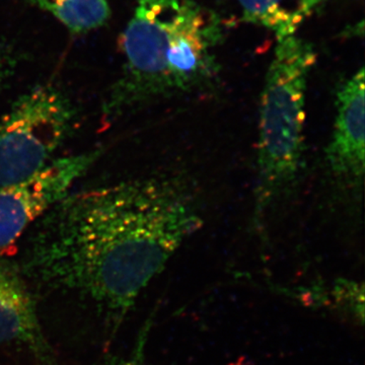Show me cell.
Segmentation results:
<instances>
[{"instance_id": "1", "label": "cell", "mask_w": 365, "mask_h": 365, "mask_svg": "<svg viewBox=\"0 0 365 365\" xmlns=\"http://www.w3.org/2000/svg\"><path fill=\"white\" fill-rule=\"evenodd\" d=\"M202 225L184 178L127 180L67 194L34 225L19 266L39 289L93 304L112 339L140 292Z\"/></svg>"}, {"instance_id": "2", "label": "cell", "mask_w": 365, "mask_h": 365, "mask_svg": "<svg viewBox=\"0 0 365 365\" xmlns=\"http://www.w3.org/2000/svg\"><path fill=\"white\" fill-rule=\"evenodd\" d=\"M220 36L217 16L193 0H138L122 35L123 73L103 105L105 120L202 90L217 74Z\"/></svg>"}, {"instance_id": "3", "label": "cell", "mask_w": 365, "mask_h": 365, "mask_svg": "<svg viewBox=\"0 0 365 365\" xmlns=\"http://www.w3.org/2000/svg\"><path fill=\"white\" fill-rule=\"evenodd\" d=\"M316 61V51L307 41L295 35L277 40L261 96L255 189V222L258 225L299 175L307 78Z\"/></svg>"}, {"instance_id": "4", "label": "cell", "mask_w": 365, "mask_h": 365, "mask_svg": "<svg viewBox=\"0 0 365 365\" xmlns=\"http://www.w3.org/2000/svg\"><path fill=\"white\" fill-rule=\"evenodd\" d=\"M73 117V106L56 86L40 85L19 98L0 120V188L49 165Z\"/></svg>"}, {"instance_id": "5", "label": "cell", "mask_w": 365, "mask_h": 365, "mask_svg": "<svg viewBox=\"0 0 365 365\" xmlns=\"http://www.w3.org/2000/svg\"><path fill=\"white\" fill-rule=\"evenodd\" d=\"M102 150L58 158L24 181L0 188V249L16 242L69 193Z\"/></svg>"}, {"instance_id": "6", "label": "cell", "mask_w": 365, "mask_h": 365, "mask_svg": "<svg viewBox=\"0 0 365 365\" xmlns=\"http://www.w3.org/2000/svg\"><path fill=\"white\" fill-rule=\"evenodd\" d=\"M364 68L342 85L336 100L333 135L326 160L341 187L359 192L364 185L365 162Z\"/></svg>"}, {"instance_id": "7", "label": "cell", "mask_w": 365, "mask_h": 365, "mask_svg": "<svg viewBox=\"0 0 365 365\" xmlns=\"http://www.w3.org/2000/svg\"><path fill=\"white\" fill-rule=\"evenodd\" d=\"M0 343L25 345L42 365H56L37 304L16 262L0 257Z\"/></svg>"}, {"instance_id": "8", "label": "cell", "mask_w": 365, "mask_h": 365, "mask_svg": "<svg viewBox=\"0 0 365 365\" xmlns=\"http://www.w3.org/2000/svg\"><path fill=\"white\" fill-rule=\"evenodd\" d=\"M242 19L272 31L277 40L294 36L325 0H237Z\"/></svg>"}, {"instance_id": "9", "label": "cell", "mask_w": 365, "mask_h": 365, "mask_svg": "<svg viewBox=\"0 0 365 365\" xmlns=\"http://www.w3.org/2000/svg\"><path fill=\"white\" fill-rule=\"evenodd\" d=\"M51 14L71 33L83 34L104 26L111 16L110 0H31Z\"/></svg>"}, {"instance_id": "10", "label": "cell", "mask_w": 365, "mask_h": 365, "mask_svg": "<svg viewBox=\"0 0 365 365\" xmlns=\"http://www.w3.org/2000/svg\"><path fill=\"white\" fill-rule=\"evenodd\" d=\"M11 71H13V64H11V57L0 45V90L6 83Z\"/></svg>"}]
</instances>
